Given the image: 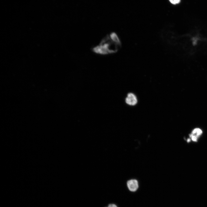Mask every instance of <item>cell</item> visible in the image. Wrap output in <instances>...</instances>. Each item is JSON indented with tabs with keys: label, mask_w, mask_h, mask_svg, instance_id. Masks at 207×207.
<instances>
[{
	"label": "cell",
	"mask_w": 207,
	"mask_h": 207,
	"mask_svg": "<svg viewBox=\"0 0 207 207\" xmlns=\"http://www.w3.org/2000/svg\"><path fill=\"white\" fill-rule=\"evenodd\" d=\"M120 41L114 40L109 34L107 35L102 39L99 44L92 49L95 53L106 55L117 52L120 46Z\"/></svg>",
	"instance_id": "obj_1"
},
{
	"label": "cell",
	"mask_w": 207,
	"mask_h": 207,
	"mask_svg": "<svg viewBox=\"0 0 207 207\" xmlns=\"http://www.w3.org/2000/svg\"><path fill=\"white\" fill-rule=\"evenodd\" d=\"M127 186L129 191L135 192L138 189L139 184L138 181L135 179L129 180L127 182Z\"/></svg>",
	"instance_id": "obj_2"
},
{
	"label": "cell",
	"mask_w": 207,
	"mask_h": 207,
	"mask_svg": "<svg viewBox=\"0 0 207 207\" xmlns=\"http://www.w3.org/2000/svg\"><path fill=\"white\" fill-rule=\"evenodd\" d=\"M125 101L126 103L131 106L135 105L137 102V99L135 95L132 93H129L126 97Z\"/></svg>",
	"instance_id": "obj_3"
},
{
	"label": "cell",
	"mask_w": 207,
	"mask_h": 207,
	"mask_svg": "<svg viewBox=\"0 0 207 207\" xmlns=\"http://www.w3.org/2000/svg\"><path fill=\"white\" fill-rule=\"evenodd\" d=\"M202 133V131L200 129L197 128L193 130L191 134L193 135H197L199 136Z\"/></svg>",
	"instance_id": "obj_4"
},
{
	"label": "cell",
	"mask_w": 207,
	"mask_h": 207,
	"mask_svg": "<svg viewBox=\"0 0 207 207\" xmlns=\"http://www.w3.org/2000/svg\"><path fill=\"white\" fill-rule=\"evenodd\" d=\"M169 2L173 5H177L180 3L181 0H168Z\"/></svg>",
	"instance_id": "obj_5"
},
{
	"label": "cell",
	"mask_w": 207,
	"mask_h": 207,
	"mask_svg": "<svg viewBox=\"0 0 207 207\" xmlns=\"http://www.w3.org/2000/svg\"><path fill=\"white\" fill-rule=\"evenodd\" d=\"M190 137H191L192 140L194 141H197L198 138L199 136L197 135H193L192 134L190 135Z\"/></svg>",
	"instance_id": "obj_6"
},
{
	"label": "cell",
	"mask_w": 207,
	"mask_h": 207,
	"mask_svg": "<svg viewBox=\"0 0 207 207\" xmlns=\"http://www.w3.org/2000/svg\"><path fill=\"white\" fill-rule=\"evenodd\" d=\"M105 207H118V206L115 204L111 203L109 204L107 206Z\"/></svg>",
	"instance_id": "obj_7"
},
{
	"label": "cell",
	"mask_w": 207,
	"mask_h": 207,
	"mask_svg": "<svg viewBox=\"0 0 207 207\" xmlns=\"http://www.w3.org/2000/svg\"><path fill=\"white\" fill-rule=\"evenodd\" d=\"M190 140L189 139L187 140V142H189L190 141Z\"/></svg>",
	"instance_id": "obj_8"
}]
</instances>
